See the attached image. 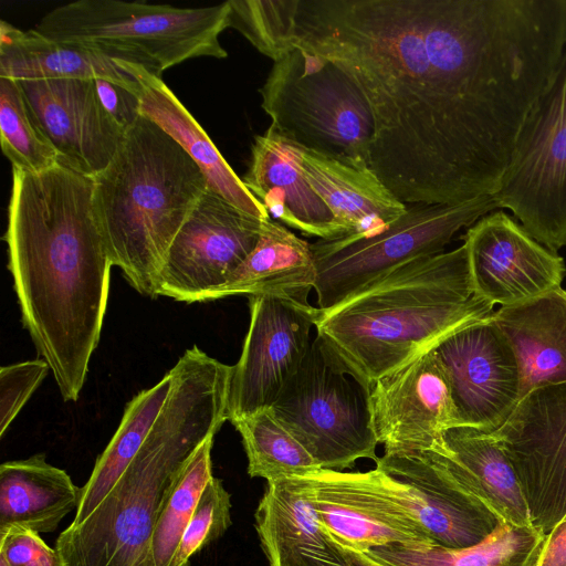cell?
Segmentation results:
<instances>
[{"label":"cell","instance_id":"cell-1","mask_svg":"<svg viewBox=\"0 0 566 566\" xmlns=\"http://www.w3.org/2000/svg\"><path fill=\"white\" fill-rule=\"evenodd\" d=\"M276 50L339 66L374 119L369 169L405 205L494 195L566 45V0H277Z\"/></svg>","mask_w":566,"mask_h":566},{"label":"cell","instance_id":"cell-2","mask_svg":"<svg viewBox=\"0 0 566 566\" xmlns=\"http://www.w3.org/2000/svg\"><path fill=\"white\" fill-rule=\"evenodd\" d=\"M93 178L60 163L12 168L3 234L21 319L65 401H76L107 307L111 255Z\"/></svg>","mask_w":566,"mask_h":566},{"label":"cell","instance_id":"cell-3","mask_svg":"<svg viewBox=\"0 0 566 566\" xmlns=\"http://www.w3.org/2000/svg\"><path fill=\"white\" fill-rule=\"evenodd\" d=\"M170 371L171 389L137 454L92 514L59 535L60 566H155L153 536L166 496L228 420L232 366L193 345Z\"/></svg>","mask_w":566,"mask_h":566},{"label":"cell","instance_id":"cell-4","mask_svg":"<svg viewBox=\"0 0 566 566\" xmlns=\"http://www.w3.org/2000/svg\"><path fill=\"white\" fill-rule=\"evenodd\" d=\"M494 306L474 295L464 243L415 259L321 311L316 339L329 359L365 387L489 319Z\"/></svg>","mask_w":566,"mask_h":566},{"label":"cell","instance_id":"cell-5","mask_svg":"<svg viewBox=\"0 0 566 566\" xmlns=\"http://www.w3.org/2000/svg\"><path fill=\"white\" fill-rule=\"evenodd\" d=\"M93 184L113 265L138 293L157 297L170 245L209 188L206 175L176 140L139 114Z\"/></svg>","mask_w":566,"mask_h":566},{"label":"cell","instance_id":"cell-6","mask_svg":"<svg viewBox=\"0 0 566 566\" xmlns=\"http://www.w3.org/2000/svg\"><path fill=\"white\" fill-rule=\"evenodd\" d=\"M229 0L179 8L123 0H77L49 11L33 30L50 40L138 63L159 75L195 57L224 59Z\"/></svg>","mask_w":566,"mask_h":566},{"label":"cell","instance_id":"cell-7","mask_svg":"<svg viewBox=\"0 0 566 566\" xmlns=\"http://www.w3.org/2000/svg\"><path fill=\"white\" fill-rule=\"evenodd\" d=\"M280 136L356 168H369L374 119L352 77L335 63L293 46L273 61L259 90Z\"/></svg>","mask_w":566,"mask_h":566},{"label":"cell","instance_id":"cell-8","mask_svg":"<svg viewBox=\"0 0 566 566\" xmlns=\"http://www.w3.org/2000/svg\"><path fill=\"white\" fill-rule=\"evenodd\" d=\"M494 195L455 205H410L385 230L366 238L311 244L317 307L326 311L395 269L444 252L457 232L499 210Z\"/></svg>","mask_w":566,"mask_h":566},{"label":"cell","instance_id":"cell-9","mask_svg":"<svg viewBox=\"0 0 566 566\" xmlns=\"http://www.w3.org/2000/svg\"><path fill=\"white\" fill-rule=\"evenodd\" d=\"M270 409L322 469L379 458L369 389L339 369L316 338Z\"/></svg>","mask_w":566,"mask_h":566},{"label":"cell","instance_id":"cell-10","mask_svg":"<svg viewBox=\"0 0 566 566\" xmlns=\"http://www.w3.org/2000/svg\"><path fill=\"white\" fill-rule=\"evenodd\" d=\"M494 197L541 244L553 252L566 247V45L552 83L522 126Z\"/></svg>","mask_w":566,"mask_h":566},{"label":"cell","instance_id":"cell-11","mask_svg":"<svg viewBox=\"0 0 566 566\" xmlns=\"http://www.w3.org/2000/svg\"><path fill=\"white\" fill-rule=\"evenodd\" d=\"M250 324L232 366L228 420L270 409L311 346L319 308L289 296L249 295Z\"/></svg>","mask_w":566,"mask_h":566},{"label":"cell","instance_id":"cell-12","mask_svg":"<svg viewBox=\"0 0 566 566\" xmlns=\"http://www.w3.org/2000/svg\"><path fill=\"white\" fill-rule=\"evenodd\" d=\"M381 491L434 545L459 549L486 538L502 520L462 489L434 450L385 453L374 469Z\"/></svg>","mask_w":566,"mask_h":566},{"label":"cell","instance_id":"cell-13","mask_svg":"<svg viewBox=\"0 0 566 566\" xmlns=\"http://www.w3.org/2000/svg\"><path fill=\"white\" fill-rule=\"evenodd\" d=\"M261 224L208 188L170 245L157 295L209 301L255 248Z\"/></svg>","mask_w":566,"mask_h":566},{"label":"cell","instance_id":"cell-14","mask_svg":"<svg viewBox=\"0 0 566 566\" xmlns=\"http://www.w3.org/2000/svg\"><path fill=\"white\" fill-rule=\"evenodd\" d=\"M493 433L516 472L533 526L547 535L566 514V382L528 392Z\"/></svg>","mask_w":566,"mask_h":566},{"label":"cell","instance_id":"cell-15","mask_svg":"<svg viewBox=\"0 0 566 566\" xmlns=\"http://www.w3.org/2000/svg\"><path fill=\"white\" fill-rule=\"evenodd\" d=\"M369 407L385 453L446 452L444 433L461 427L448 374L432 349L376 380Z\"/></svg>","mask_w":566,"mask_h":566},{"label":"cell","instance_id":"cell-16","mask_svg":"<svg viewBox=\"0 0 566 566\" xmlns=\"http://www.w3.org/2000/svg\"><path fill=\"white\" fill-rule=\"evenodd\" d=\"M474 295L511 306L560 287L564 259L536 241L503 210L492 211L463 235Z\"/></svg>","mask_w":566,"mask_h":566},{"label":"cell","instance_id":"cell-17","mask_svg":"<svg viewBox=\"0 0 566 566\" xmlns=\"http://www.w3.org/2000/svg\"><path fill=\"white\" fill-rule=\"evenodd\" d=\"M432 350L448 374L461 427L497 430L521 399V375L492 317L460 329Z\"/></svg>","mask_w":566,"mask_h":566},{"label":"cell","instance_id":"cell-18","mask_svg":"<svg viewBox=\"0 0 566 566\" xmlns=\"http://www.w3.org/2000/svg\"><path fill=\"white\" fill-rule=\"evenodd\" d=\"M59 163L91 178L113 159L125 128L103 105L96 81L20 82Z\"/></svg>","mask_w":566,"mask_h":566},{"label":"cell","instance_id":"cell-19","mask_svg":"<svg viewBox=\"0 0 566 566\" xmlns=\"http://www.w3.org/2000/svg\"><path fill=\"white\" fill-rule=\"evenodd\" d=\"M327 533L347 549L367 553L388 545H434L422 528L381 491L375 471L322 469L305 476Z\"/></svg>","mask_w":566,"mask_h":566},{"label":"cell","instance_id":"cell-20","mask_svg":"<svg viewBox=\"0 0 566 566\" xmlns=\"http://www.w3.org/2000/svg\"><path fill=\"white\" fill-rule=\"evenodd\" d=\"M303 150L269 127L254 137L241 180L268 213L284 224L321 240L340 239L343 229L302 172Z\"/></svg>","mask_w":566,"mask_h":566},{"label":"cell","instance_id":"cell-21","mask_svg":"<svg viewBox=\"0 0 566 566\" xmlns=\"http://www.w3.org/2000/svg\"><path fill=\"white\" fill-rule=\"evenodd\" d=\"M254 526L270 566H338L352 551L324 528L305 476L268 482Z\"/></svg>","mask_w":566,"mask_h":566},{"label":"cell","instance_id":"cell-22","mask_svg":"<svg viewBox=\"0 0 566 566\" xmlns=\"http://www.w3.org/2000/svg\"><path fill=\"white\" fill-rule=\"evenodd\" d=\"M116 62L137 83L133 93L138 98L139 114L158 125L190 155L206 175L209 189L256 219H271L161 77L142 64L120 59Z\"/></svg>","mask_w":566,"mask_h":566},{"label":"cell","instance_id":"cell-23","mask_svg":"<svg viewBox=\"0 0 566 566\" xmlns=\"http://www.w3.org/2000/svg\"><path fill=\"white\" fill-rule=\"evenodd\" d=\"M492 321L516 357L521 399L537 388L566 382L565 290L499 307Z\"/></svg>","mask_w":566,"mask_h":566},{"label":"cell","instance_id":"cell-24","mask_svg":"<svg viewBox=\"0 0 566 566\" xmlns=\"http://www.w3.org/2000/svg\"><path fill=\"white\" fill-rule=\"evenodd\" d=\"M302 172L343 229V239L374 235L407 210L369 168L303 150Z\"/></svg>","mask_w":566,"mask_h":566},{"label":"cell","instance_id":"cell-25","mask_svg":"<svg viewBox=\"0 0 566 566\" xmlns=\"http://www.w3.org/2000/svg\"><path fill=\"white\" fill-rule=\"evenodd\" d=\"M443 440L447 452L440 454L462 489L503 522L533 526L516 472L493 432L457 427L448 430Z\"/></svg>","mask_w":566,"mask_h":566},{"label":"cell","instance_id":"cell-26","mask_svg":"<svg viewBox=\"0 0 566 566\" xmlns=\"http://www.w3.org/2000/svg\"><path fill=\"white\" fill-rule=\"evenodd\" d=\"M0 77L22 81H106L134 92L135 78L113 59L85 46L56 42L0 22Z\"/></svg>","mask_w":566,"mask_h":566},{"label":"cell","instance_id":"cell-27","mask_svg":"<svg viewBox=\"0 0 566 566\" xmlns=\"http://www.w3.org/2000/svg\"><path fill=\"white\" fill-rule=\"evenodd\" d=\"M316 266L311 244L272 219L262 221L255 248L209 301L232 295H276L307 301Z\"/></svg>","mask_w":566,"mask_h":566},{"label":"cell","instance_id":"cell-28","mask_svg":"<svg viewBox=\"0 0 566 566\" xmlns=\"http://www.w3.org/2000/svg\"><path fill=\"white\" fill-rule=\"evenodd\" d=\"M78 489L62 469L35 454L0 465V530L19 526L36 533L54 532L76 510Z\"/></svg>","mask_w":566,"mask_h":566},{"label":"cell","instance_id":"cell-29","mask_svg":"<svg viewBox=\"0 0 566 566\" xmlns=\"http://www.w3.org/2000/svg\"><path fill=\"white\" fill-rule=\"evenodd\" d=\"M545 538L534 526L502 521L486 538L465 548L395 544L367 554L386 566H536Z\"/></svg>","mask_w":566,"mask_h":566},{"label":"cell","instance_id":"cell-30","mask_svg":"<svg viewBox=\"0 0 566 566\" xmlns=\"http://www.w3.org/2000/svg\"><path fill=\"white\" fill-rule=\"evenodd\" d=\"M171 385L172 374L169 370L156 385L140 391L127 403L117 430L81 488L71 525L83 523L119 480L156 421Z\"/></svg>","mask_w":566,"mask_h":566},{"label":"cell","instance_id":"cell-31","mask_svg":"<svg viewBox=\"0 0 566 566\" xmlns=\"http://www.w3.org/2000/svg\"><path fill=\"white\" fill-rule=\"evenodd\" d=\"M240 433L251 478L266 482L306 476L322 468L276 420L271 409L231 422Z\"/></svg>","mask_w":566,"mask_h":566},{"label":"cell","instance_id":"cell-32","mask_svg":"<svg viewBox=\"0 0 566 566\" xmlns=\"http://www.w3.org/2000/svg\"><path fill=\"white\" fill-rule=\"evenodd\" d=\"M0 143L12 168L41 172L59 163L19 81L0 77Z\"/></svg>","mask_w":566,"mask_h":566},{"label":"cell","instance_id":"cell-33","mask_svg":"<svg viewBox=\"0 0 566 566\" xmlns=\"http://www.w3.org/2000/svg\"><path fill=\"white\" fill-rule=\"evenodd\" d=\"M213 439L206 440L190 457L166 496L153 536L155 566L170 565L201 493L213 478Z\"/></svg>","mask_w":566,"mask_h":566},{"label":"cell","instance_id":"cell-34","mask_svg":"<svg viewBox=\"0 0 566 566\" xmlns=\"http://www.w3.org/2000/svg\"><path fill=\"white\" fill-rule=\"evenodd\" d=\"M230 525L231 496L222 481L213 476L201 493L169 566H191V557L221 537Z\"/></svg>","mask_w":566,"mask_h":566},{"label":"cell","instance_id":"cell-35","mask_svg":"<svg viewBox=\"0 0 566 566\" xmlns=\"http://www.w3.org/2000/svg\"><path fill=\"white\" fill-rule=\"evenodd\" d=\"M50 366L42 358L25 360L0 369V437L18 416L48 375Z\"/></svg>","mask_w":566,"mask_h":566},{"label":"cell","instance_id":"cell-36","mask_svg":"<svg viewBox=\"0 0 566 566\" xmlns=\"http://www.w3.org/2000/svg\"><path fill=\"white\" fill-rule=\"evenodd\" d=\"M0 558L8 566H60L55 548L39 533L19 526L0 530Z\"/></svg>","mask_w":566,"mask_h":566},{"label":"cell","instance_id":"cell-37","mask_svg":"<svg viewBox=\"0 0 566 566\" xmlns=\"http://www.w3.org/2000/svg\"><path fill=\"white\" fill-rule=\"evenodd\" d=\"M96 86L103 105L127 129L139 116L136 95L106 81H96Z\"/></svg>","mask_w":566,"mask_h":566},{"label":"cell","instance_id":"cell-38","mask_svg":"<svg viewBox=\"0 0 566 566\" xmlns=\"http://www.w3.org/2000/svg\"><path fill=\"white\" fill-rule=\"evenodd\" d=\"M536 566H566V514L546 535Z\"/></svg>","mask_w":566,"mask_h":566},{"label":"cell","instance_id":"cell-39","mask_svg":"<svg viewBox=\"0 0 566 566\" xmlns=\"http://www.w3.org/2000/svg\"><path fill=\"white\" fill-rule=\"evenodd\" d=\"M338 566H386L370 557L367 553L350 551L347 558Z\"/></svg>","mask_w":566,"mask_h":566},{"label":"cell","instance_id":"cell-40","mask_svg":"<svg viewBox=\"0 0 566 566\" xmlns=\"http://www.w3.org/2000/svg\"><path fill=\"white\" fill-rule=\"evenodd\" d=\"M0 566H8L7 563L2 558H0Z\"/></svg>","mask_w":566,"mask_h":566}]
</instances>
